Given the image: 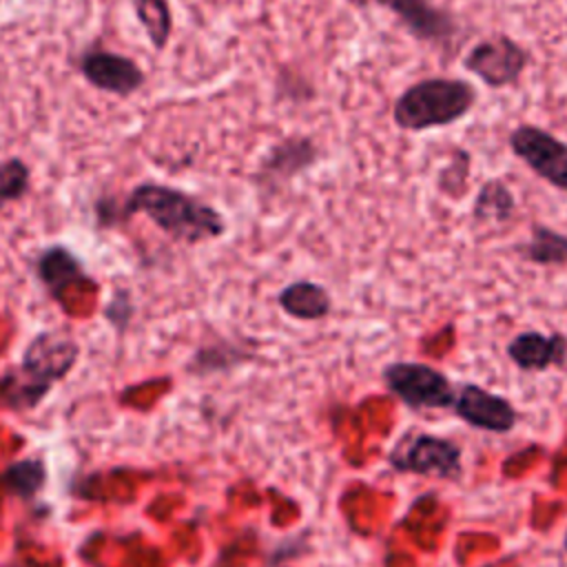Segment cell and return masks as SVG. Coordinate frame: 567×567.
Here are the masks:
<instances>
[{
  "label": "cell",
  "instance_id": "obj_1",
  "mask_svg": "<svg viewBox=\"0 0 567 567\" xmlns=\"http://www.w3.org/2000/svg\"><path fill=\"white\" fill-rule=\"evenodd\" d=\"M144 215L177 244L197 246L226 235V217L206 199L155 179L135 184L117 199V224Z\"/></svg>",
  "mask_w": 567,
  "mask_h": 567
},
{
  "label": "cell",
  "instance_id": "obj_2",
  "mask_svg": "<svg viewBox=\"0 0 567 567\" xmlns=\"http://www.w3.org/2000/svg\"><path fill=\"white\" fill-rule=\"evenodd\" d=\"M472 82L452 75H430L405 86L392 104V122L405 133H423L461 122L476 106Z\"/></svg>",
  "mask_w": 567,
  "mask_h": 567
},
{
  "label": "cell",
  "instance_id": "obj_3",
  "mask_svg": "<svg viewBox=\"0 0 567 567\" xmlns=\"http://www.w3.org/2000/svg\"><path fill=\"white\" fill-rule=\"evenodd\" d=\"M78 354L80 348L71 337L58 330H42L27 343L18 370L0 379V388H4L11 403L31 408L75 365Z\"/></svg>",
  "mask_w": 567,
  "mask_h": 567
},
{
  "label": "cell",
  "instance_id": "obj_4",
  "mask_svg": "<svg viewBox=\"0 0 567 567\" xmlns=\"http://www.w3.org/2000/svg\"><path fill=\"white\" fill-rule=\"evenodd\" d=\"M532 62L529 51L505 33L481 38L463 55L465 73L478 78L489 89H507L520 80Z\"/></svg>",
  "mask_w": 567,
  "mask_h": 567
},
{
  "label": "cell",
  "instance_id": "obj_5",
  "mask_svg": "<svg viewBox=\"0 0 567 567\" xmlns=\"http://www.w3.org/2000/svg\"><path fill=\"white\" fill-rule=\"evenodd\" d=\"M509 151L543 182L567 195V142L536 124H518L507 135Z\"/></svg>",
  "mask_w": 567,
  "mask_h": 567
},
{
  "label": "cell",
  "instance_id": "obj_6",
  "mask_svg": "<svg viewBox=\"0 0 567 567\" xmlns=\"http://www.w3.org/2000/svg\"><path fill=\"white\" fill-rule=\"evenodd\" d=\"M383 381L410 408H447L456 394L450 379L419 361H394L383 368Z\"/></svg>",
  "mask_w": 567,
  "mask_h": 567
},
{
  "label": "cell",
  "instance_id": "obj_7",
  "mask_svg": "<svg viewBox=\"0 0 567 567\" xmlns=\"http://www.w3.org/2000/svg\"><path fill=\"white\" fill-rule=\"evenodd\" d=\"M321 157V148L315 137L303 133H290L275 142L255 168V184L259 190L275 193L290 184L295 177L310 171Z\"/></svg>",
  "mask_w": 567,
  "mask_h": 567
},
{
  "label": "cell",
  "instance_id": "obj_8",
  "mask_svg": "<svg viewBox=\"0 0 567 567\" xmlns=\"http://www.w3.org/2000/svg\"><path fill=\"white\" fill-rule=\"evenodd\" d=\"M78 71L93 89L117 97H128L146 84V73L137 60L102 47L84 49L78 58Z\"/></svg>",
  "mask_w": 567,
  "mask_h": 567
},
{
  "label": "cell",
  "instance_id": "obj_9",
  "mask_svg": "<svg viewBox=\"0 0 567 567\" xmlns=\"http://www.w3.org/2000/svg\"><path fill=\"white\" fill-rule=\"evenodd\" d=\"M374 4L390 11L399 24L423 44L450 47L461 31L456 16L432 0H374Z\"/></svg>",
  "mask_w": 567,
  "mask_h": 567
},
{
  "label": "cell",
  "instance_id": "obj_10",
  "mask_svg": "<svg viewBox=\"0 0 567 567\" xmlns=\"http://www.w3.org/2000/svg\"><path fill=\"white\" fill-rule=\"evenodd\" d=\"M390 463L399 472L452 478L461 470V450L447 439L419 434L401 441L390 454Z\"/></svg>",
  "mask_w": 567,
  "mask_h": 567
},
{
  "label": "cell",
  "instance_id": "obj_11",
  "mask_svg": "<svg viewBox=\"0 0 567 567\" xmlns=\"http://www.w3.org/2000/svg\"><path fill=\"white\" fill-rule=\"evenodd\" d=\"M35 279L42 284L47 295L55 301H62L66 288L75 284H91V277L84 268V261L64 244L44 246L33 259Z\"/></svg>",
  "mask_w": 567,
  "mask_h": 567
},
{
  "label": "cell",
  "instance_id": "obj_12",
  "mask_svg": "<svg viewBox=\"0 0 567 567\" xmlns=\"http://www.w3.org/2000/svg\"><path fill=\"white\" fill-rule=\"evenodd\" d=\"M454 410L470 425L489 432H507L516 423V412L507 399L492 394L474 383H467L458 390Z\"/></svg>",
  "mask_w": 567,
  "mask_h": 567
},
{
  "label": "cell",
  "instance_id": "obj_13",
  "mask_svg": "<svg viewBox=\"0 0 567 567\" xmlns=\"http://www.w3.org/2000/svg\"><path fill=\"white\" fill-rule=\"evenodd\" d=\"M567 354V339L560 332H538V330H525L518 332L507 343V357L514 365L520 370L540 372L551 365H560Z\"/></svg>",
  "mask_w": 567,
  "mask_h": 567
},
{
  "label": "cell",
  "instance_id": "obj_14",
  "mask_svg": "<svg viewBox=\"0 0 567 567\" xmlns=\"http://www.w3.org/2000/svg\"><path fill=\"white\" fill-rule=\"evenodd\" d=\"M279 308L299 321H319L330 315L332 297L326 286L312 279H295L277 292Z\"/></svg>",
  "mask_w": 567,
  "mask_h": 567
},
{
  "label": "cell",
  "instance_id": "obj_15",
  "mask_svg": "<svg viewBox=\"0 0 567 567\" xmlns=\"http://www.w3.org/2000/svg\"><path fill=\"white\" fill-rule=\"evenodd\" d=\"M520 259L543 266V268H558L567 264V233H560L545 224H532L529 237L516 246Z\"/></svg>",
  "mask_w": 567,
  "mask_h": 567
},
{
  "label": "cell",
  "instance_id": "obj_16",
  "mask_svg": "<svg viewBox=\"0 0 567 567\" xmlns=\"http://www.w3.org/2000/svg\"><path fill=\"white\" fill-rule=\"evenodd\" d=\"M516 210V197L512 188L501 179H485L472 204V219L478 224L507 221Z\"/></svg>",
  "mask_w": 567,
  "mask_h": 567
},
{
  "label": "cell",
  "instance_id": "obj_17",
  "mask_svg": "<svg viewBox=\"0 0 567 567\" xmlns=\"http://www.w3.org/2000/svg\"><path fill=\"white\" fill-rule=\"evenodd\" d=\"M137 22L142 24L155 51H164L173 35V9L168 0H131Z\"/></svg>",
  "mask_w": 567,
  "mask_h": 567
},
{
  "label": "cell",
  "instance_id": "obj_18",
  "mask_svg": "<svg viewBox=\"0 0 567 567\" xmlns=\"http://www.w3.org/2000/svg\"><path fill=\"white\" fill-rule=\"evenodd\" d=\"M31 166L22 157L9 155L0 159V210L20 202L31 190Z\"/></svg>",
  "mask_w": 567,
  "mask_h": 567
},
{
  "label": "cell",
  "instance_id": "obj_19",
  "mask_svg": "<svg viewBox=\"0 0 567 567\" xmlns=\"http://www.w3.org/2000/svg\"><path fill=\"white\" fill-rule=\"evenodd\" d=\"M470 166H472V155L467 148L456 146L452 148L450 157L445 164L439 168L436 175V188L447 195L450 199H458L467 190V179H470Z\"/></svg>",
  "mask_w": 567,
  "mask_h": 567
},
{
  "label": "cell",
  "instance_id": "obj_20",
  "mask_svg": "<svg viewBox=\"0 0 567 567\" xmlns=\"http://www.w3.org/2000/svg\"><path fill=\"white\" fill-rule=\"evenodd\" d=\"M2 483L11 494L33 496L44 483V465L33 458L18 461L7 467V472L2 474Z\"/></svg>",
  "mask_w": 567,
  "mask_h": 567
},
{
  "label": "cell",
  "instance_id": "obj_21",
  "mask_svg": "<svg viewBox=\"0 0 567 567\" xmlns=\"http://www.w3.org/2000/svg\"><path fill=\"white\" fill-rule=\"evenodd\" d=\"M104 319L117 328V330H124L128 323H131V317H133V299H131V290L126 288H115L111 299L106 301L104 310H102Z\"/></svg>",
  "mask_w": 567,
  "mask_h": 567
},
{
  "label": "cell",
  "instance_id": "obj_22",
  "mask_svg": "<svg viewBox=\"0 0 567 567\" xmlns=\"http://www.w3.org/2000/svg\"><path fill=\"white\" fill-rule=\"evenodd\" d=\"M565 547H567V536H565Z\"/></svg>",
  "mask_w": 567,
  "mask_h": 567
},
{
  "label": "cell",
  "instance_id": "obj_23",
  "mask_svg": "<svg viewBox=\"0 0 567 567\" xmlns=\"http://www.w3.org/2000/svg\"><path fill=\"white\" fill-rule=\"evenodd\" d=\"M0 2H2V0H0Z\"/></svg>",
  "mask_w": 567,
  "mask_h": 567
}]
</instances>
